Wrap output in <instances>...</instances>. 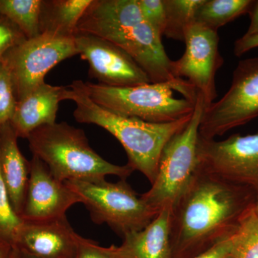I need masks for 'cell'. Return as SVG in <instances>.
Returning <instances> with one entry per match:
<instances>
[{
    "instance_id": "6da1fadb",
    "label": "cell",
    "mask_w": 258,
    "mask_h": 258,
    "mask_svg": "<svg viewBox=\"0 0 258 258\" xmlns=\"http://www.w3.org/2000/svg\"><path fill=\"white\" fill-rule=\"evenodd\" d=\"M257 194L198 169L171 210L173 258H195L230 238Z\"/></svg>"
},
{
    "instance_id": "7a4b0ae2",
    "label": "cell",
    "mask_w": 258,
    "mask_h": 258,
    "mask_svg": "<svg viewBox=\"0 0 258 258\" xmlns=\"http://www.w3.org/2000/svg\"><path fill=\"white\" fill-rule=\"evenodd\" d=\"M114 44L139 64L152 83L180 82L171 73L160 35L146 21L138 0H92L77 27Z\"/></svg>"
},
{
    "instance_id": "3957f363",
    "label": "cell",
    "mask_w": 258,
    "mask_h": 258,
    "mask_svg": "<svg viewBox=\"0 0 258 258\" xmlns=\"http://www.w3.org/2000/svg\"><path fill=\"white\" fill-rule=\"evenodd\" d=\"M63 99L76 103L74 116L78 122L98 125L111 134L126 152L128 165L143 174L151 184L164 147L186 126L193 114L168 123H150L117 114L94 103L76 81L66 86Z\"/></svg>"
},
{
    "instance_id": "277c9868",
    "label": "cell",
    "mask_w": 258,
    "mask_h": 258,
    "mask_svg": "<svg viewBox=\"0 0 258 258\" xmlns=\"http://www.w3.org/2000/svg\"><path fill=\"white\" fill-rule=\"evenodd\" d=\"M27 139L32 155L62 182L106 179L108 175L126 179L134 171L128 164L116 165L105 160L91 147L82 129L66 122L40 127Z\"/></svg>"
},
{
    "instance_id": "5b68a950",
    "label": "cell",
    "mask_w": 258,
    "mask_h": 258,
    "mask_svg": "<svg viewBox=\"0 0 258 258\" xmlns=\"http://www.w3.org/2000/svg\"><path fill=\"white\" fill-rule=\"evenodd\" d=\"M94 103L113 113L150 123L175 121L193 113L197 93L183 81L111 87L76 81Z\"/></svg>"
},
{
    "instance_id": "8992f818",
    "label": "cell",
    "mask_w": 258,
    "mask_h": 258,
    "mask_svg": "<svg viewBox=\"0 0 258 258\" xmlns=\"http://www.w3.org/2000/svg\"><path fill=\"white\" fill-rule=\"evenodd\" d=\"M89 212L95 223L106 224L122 237L143 230L159 211L138 197L126 179L64 181Z\"/></svg>"
},
{
    "instance_id": "52a82bcc",
    "label": "cell",
    "mask_w": 258,
    "mask_h": 258,
    "mask_svg": "<svg viewBox=\"0 0 258 258\" xmlns=\"http://www.w3.org/2000/svg\"><path fill=\"white\" fill-rule=\"evenodd\" d=\"M205 108L198 96L189 123L163 149L152 187L140 196L157 211L165 207L173 208L196 176L199 128Z\"/></svg>"
},
{
    "instance_id": "ba28073f",
    "label": "cell",
    "mask_w": 258,
    "mask_h": 258,
    "mask_svg": "<svg viewBox=\"0 0 258 258\" xmlns=\"http://www.w3.org/2000/svg\"><path fill=\"white\" fill-rule=\"evenodd\" d=\"M79 55L74 37L43 32L8 51L1 62L9 71L17 101L45 83L59 62Z\"/></svg>"
},
{
    "instance_id": "9c48e42d",
    "label": "cell",
    "mask_w": 258,
    "mask_h": 258,
    "mask_svg": "<svg viewBox=\"0 0 258 258\" xmlns=\"http://www.w3.org/2000/svg\"><path fill=\"white\" fill-rule=\"evenodd\" d=\"M258 116V57L241 60L227 93L204 109L199 136L215 139Z\"/></svg>"
},
{
    "instance_id": "30bf717a",
    "label": "cell",
    "mask_w": 258,
    "mask_h": 258,
    "mask_svg": "<svg viewBox=\"0 0 258 258\" xmlns=\"http://www.w3.org/2000/svg\"><path fill=\"white\" fill-rule=\"evenodd\" d=\"M197 157L200 170L258 195V132L234 134L222 141L199 136Z\"/></svg>"
},
{
    "instance_id": "8fae6325",
    "label": "cell",
    "mask_w": 258,
    "mask_h": 258,
    "mask_svg": "<svg viewBox=\"0 0 258 258\" xmlns=\"http://www.w3.org/2000/svg\"><path fill=\"white\" fill-rule=\"evenodd\" d=\"M184 41L186 50L179 59L171 60V73L189 83L207 108L217 98L215 75L224 63L218 33L194 23L185 30Z\"/></svg>"
},
{
    "instance_id": "7c38bea8",
    "label": "cell",
    "mask_w": 258,
    "mask_h": 258,
    "mask_svg": "<svg viewBox=\"0 0 258 258\" xmlns=\"http://www.w3.org/2000/svg\"><path fill=\"white\" fill-rule=\"evenodd\" d=\"M74 40L79 55L89 64V76L100 84L130 87L152 83L134 59L112 42L80 32Z\"/></svg>"
},
{
    "instance_id": "4fadbf2b",
    "label": "cell",
    "mask_w": 258,
    "mask_h": 258,
    "mask_svg": "<svg viewBox=\"0 0 258 258\" xmlns=\"http://www.w3.org/2000/svg\"><path fill=\"white\" fill-rule=\"evenodd\" d=\"M79 198L66 183L51 174L36 156L30 161V177L21 219L42 221L66 217V212Z\"/></svg>"
},
{
    "instance_id": "5bb4252c",
    "label": "cell",
    "mask_w": 258,
    "mask_h": 258,
    "mask_svg": "<svg viewBox=\"0 0 258 258\" xmlns=\"http://www.w3.org/2000/svg\"><path fill=\"white\" fill-rule=\"evenodd\" d=\"M81 236L66 217L25 221L19 229L14 247L40 258H74Z\"/></svg>"
},
{
    "instance_id": "9a60e30c",
    "label": "cell",
    "mask_w": 258,
    "mask_h": 258,
    "mask_svg": "<svg viewBox=\"0 0 258 258\" xmlns=\"http://www.w3.org/2000/svg\"><path fill=\"white\" fill-rule=\"evenodd\" d=\"M64 86L45 83L17 101L10 123L18 138L28 139L35 129L56 123L59 103L64 101Z\"/></svg>"
},
{
    "instance_id": "2e32d148",
    "label": "cell",
    "mask_w": 258,
    "mask_h": 258,
    "mask_svg": "<svg viewBox=\"0 0 258 258\" xmlns=\"http://www.w3.org/2000/svg\"><path fill=\"white\" fill-rule=\"evenodd\" d=\"M18 139L10 122L0 125V172L12 207L20 217L30 177V161L20 152Z\"/></svg>"
},
{
    "instance_id": "e0dca14e",
    "label": "cell",
    "mask_w": 258,
    "mask_h": 258,
    "mask_svg": "<svg viewBox=\"0 0 258 258\" xmlns=\"http://www.w3.org/2000/svg\"><path fill=\"white\" fill-rule=\"evenodd\" d=\"M171 210V207L161 209L143 230L123 237L119 247L125 258H173Z\"/></svg>"
},
{
    "instance_id": "ac0fdd59",
    "label": "cell",
    "mask_w": 258,
    "mask_h": 258,
    "mask_svg": "<svg viewBox=\"0 0 258 258\" xmlns=\"http://www.w3.org/2000/svg\"><path fill=\"white\" fill-rule=\"evenodd\" d=\"M92 0H42L40 33L74 37L77 27Z\"/></svg>"
},
{
    "instance_id": "d6986e66",
    "label": "cell",
    "mask_w": 258,
    "mask_h": 258,
    "mask_svg": "<svg viewBox=\"0 0 258 258\" xmlns=\"http://www.w3.org/2000/svg\"><path fill=\"white\" fill-rule=\"evenodd\" d=\"M254 1L204 0L195 15V23L217 32L241 15L249 13Z\"/></svg>"
},
{
    "instance_id": "ffe728a7",
    "label": "cell",
    "mask_w": 258,
    "mask_h": 258,
    "mask_svg": "<svg viewBox=\"0 0 258 258\" xmlns=\"http://www.w3.org/2000/svg\"><path fill=\"white\" fill-rule=\"evenodd\" d=\"M42 0H0V14L11 20L27 39L40 35Z\"/></svg>"
},
{
    "instance_id": "44dd1931",
    "label": "cell",
    "mask_w": 258,
    "mask_h": 258,
    "mask_svg": "<svg viewBox=\"0 0 258 258\" xmlns=\"http://www.w3.org/2000/svg\"><path fill=\"white\" fill-rule=\"evenodd\" d=\"M204 0H164L166 25L164 35L184 41V32L195 23V15Z\"/></svg>"
},
{
    "instance_id": "7402d4cb",
    "label": "cell",
    "mask_w": 258,
    "mask_h": 258,
    "mask_svg": "<svg viewBox=\"0 0 258 258\" xmlns=\"http://www.w3.org/2000/svg\"><path fill=\"white\" fill-rule=\"evenodd\" d=\"M223 258H258V217L254 208L242 219Z\"/></svg>"
},
{
    "instance_id": "603a6c76",
    "label": "cell",
    "mask_w": 258,
    "mask_h": 258,
    "mask_svg": "<svg viewBox=\"0 0 258 258\" xmlns=\"http://www.w3.org/2000/svg\"><path fill=\"white\" fill-rule=\"evenodd\" d=\"M22 223L23 220L12 207L9 194L0 172V237L14 246Z\"/></svg>"
},
{
    "instance_id": "cb8c5ba5",
    "label": "cell",
    "mask_w": 258,
    "mask_h": 258,
    "mask_svg": "<svg viewBox=\"0 0 258 258\" xmlns=\"http://www.w3.org/2000/svg\"><path fill=\"white\" fill-rule=\"evenodd\" d=\"M17 100L9 71L0 62V125L8 123L14 114Z\"/></svg>"
},
{
    "instance_id": "d4e9b609",
    "label": "cell",
    "mask_w": 258,
    "mask_h": 258,
    "mask_svg": "<svg viewBox=\"0 0 258 258\" xmlns=\"http://www.w3.org/2000/svg\"><path fill=\"white\" fill-rule=\"evenodd\" d=\"M138 4L146 21L162 37L166 25L164 0H138Z\"/></svg>"
},
{
    "instance_id": "484cf974",
    "label": "cell",
    "mask_w": 258,
    "mask_h": 258,
    "mask_svg": "<svg viewBox=\"0 0 258 258\" xmlns=\"http://www.w3.org/2000/svg\"><path fill=\"white\" fill-rule=\"evenodd\" d=\"M74 258H125L119 246L102 247L81 236Z\"/></svg>"
},
{
    "instance_id": "4316f807",
    "label": "cell",
    "mask_w": 258,
    "mask_h": 258,
    "mask_svg": "<svg viewBox=\"0 0 258 258\" xmlns=\"http://www.w3.org/2000/svg\"><path fill=\"white\" fill-rule=\"evenodd\" d=\"M26 40L27 37L15 24L0 14V62L8 51Z\"/></svg>"
},
{
    "instance_id": "83f0119b",
    "label": "cell",
    "mask_w": 258,
    "mask_h": 258,
    "mask_svg": "<svg viewBox=\"0 0 258 258\" xmlns=\"http://www.w3.org/2000/svg\"><path fill=\"white\" fill-rule=\"evenodd\" d=\"M258 47V34L252 36H242L237 39L234 46V53L237 57L243 55L246 52Z\"/></svg>"
},
{
    "instance_id": "f1b7e54d",
    "label": "cell",
    "mask_w": 258,
    "mask_h": 258,
    "mask_svg": "<svg viewBox=\"0 0 258 258\" xmlns=\"http://www.w3.org/2000/svg\"><path fill=\"white\" fill-rule=\"evenodd\" d=\"M232 236L230 238L217 244L213 248L210 249L205 253L195 258H223L226 253L228 252L229 249L230 248Z\"/></svg>"
},
{
    "instance_id": "f546056e",
    "label": "cell",
    "mask_w": 258,
    "mask_h": 258,
    "mask_svg": "<svg viewBox=\"0 0 258 258\" xmlns=\"http://www.w3.org/2000/svg\"><path fill=\"white\" fill-rule=\"evenodd\" d=\"M250 23L243 36L249 37L258 34V1H254L249 13Z\"/></svg>"
},
{
    "instance_id": "4dcf8cb0",
    "label": "cell",
    "mask_w": 258,
    "mask_h": 258,
    "mask_svg": "<svg viewBox=\"0 0 258 258\" xmlns=\"http://www.w3.org/2000/svg\"><path fill=\"white\" fill-rule=\"evenodd\" d=\"M14 250L13 244L0 237V258H13Z\"/></svg>"
},
{
    "instance_id": "1f68e13d",
    "label": "cell",
    "mask_w": 258,
    "mask_h": 258,
    "mask_svg": "<svg viewBox=\"0 0 258 258\" xmlns=\"http://www.w3.org/2000/svg\"><path fill=\"white\" fill-rule=\"evenodd\" d=\"M15 257L16 258H40L35 257V256L31 255V254L26 253L23 251L19 250L15 248Z\"/></svg>"
},
{
    "instance_id": "d6a6232c",
    "label": "cell",
    "mask_w": 258,
    "mask_h": 258,
    "mask_svg": "<svg viewBox=\"0 0 258 258\" xmlns=\"http://www.w3.org/2000/svg\"><path fill=\"white\" fill-rule=\"evenodd\" d=\"M254 212H255L256 215H257V217H258V195L257 200H256L255 204H254Z\"/></svg>"
},
{
    "instance_id": "836d02e7",
    "label": "cell",
    "mask_w": 258,
    "mask_h": 258,
    "mask_svg": "<svg viewBox=\"0 0 258 258\" xmlns=\"http://www.w3.org/2000/svg\"><path fill=\"white\" fill-rule=\"evenodd\" d=\"M13 258H16V257H15V250H14V253H13Z\"/></svg>"
}]
</instances>
